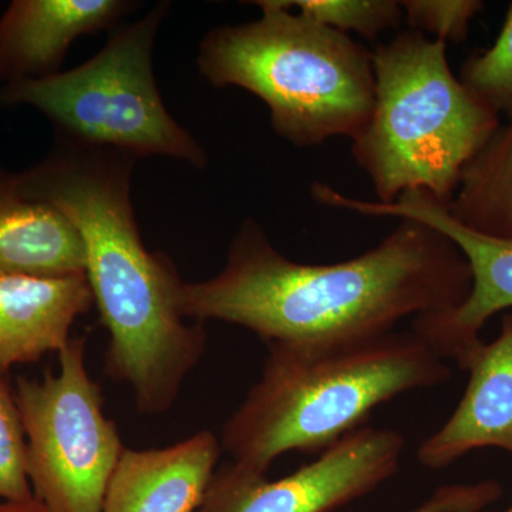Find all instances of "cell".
<instances>
[{"label": "cell", "mask_w": 512, "mask_h": 512, "mask_svg": "<svg viewBox=\"0 0 512 512\" xmlns=\"http://www.w3.org/2000/svg\"><path fill=\"white\" fill-rule=\"evenodd\" d=\"M471 271L460 249L412 220L338 264L292 261L259 222H242L220 274L181 288L185 318L221 320L268 343H333L393 332L407 318L453 311Z\"/></svg>", "instance_id": "cell-1"}, {"label": "cell", "mask_w": 512, "mask_h": 512, "mask_svg": "<svg viewBox=\"0 0 512 512\" xmlns=\"http://www.w3.org/2000/svg\"><path fill=\"white\" fill-rule=\"evenodd\" d=\"M137 158L57 141L42 164L15 175L20 194L46 202L82 238L86 278L110 336L107 375L127 383L137 409H170L205 348L204 323H188L181 281L168 256L148 251L138 231L131 175Z\"/></svg>", "instance_id": "cell-2"}, {"label": "cell", "mask_w": 512, "mask_h": 512, "mask_svg": "<svg viewBox=\"0 0 512 512\" xmlns=\"http://www.w3.org/2000/svg\"><path fill=\"white\" fill-rule=\"evenodd\" d=\"M451 379L414 330L333 343H268L261 379L222 430L234 463L266 474L286 453H323L376 407Z\"/></svg>", "instance_id": "cell-3"}, {"label": "cell", "mask_w": 512, "mask_h": 512, "mask_svg": "<svg viewBox=\"0 0 512 512\" xmlns=\"http://www.w3.org/2000/svg\"><path fill=\"white\" fill-rule=\"evenodd\" d=\"M261 18L211 29L197 64L211 86L239 87L264 101L276 134L296 147L353 137L375 100L373 53L349 35L258 0Z\"/></svg>", "instance_id": "cell-4"}, {"label": "cell", "mask_w": 512, "mask_h": 512, "mask_svg": "<svg viewBox=\"0 0 512 512\" xmlns=\"http://www.w3.org/2000/svg\"><path fill=\"white\" fill-rule=\"evenodd\" d=\"M375 100L352 156L377 202L424 191L448 205L501 117L451 70L447 43L403 30L373 50Z\"/></svg>", "instance_id": "cell-5"}, {"label": "cell", "mask_w": 512, "mask_h": 512, "mask_svg": "<svg viewBox=\"0 0 512 512\" xmlns=\"http://www.w3.org/2000/svg\"><path fill=\"white\" fill-rule=\"evenodd\" d=\"M170 6L157 3L143 18L114 28L103 49L72 70L6 84L0 106L35 107L66 143L137 160L174 158L202 170L207 153L168 113L154 76V43Z\"/></svg>", "instance_id": "cell-6"}, {"label": "cell", "mask_w": 512, "mask_h": 512, "mask_svg": "<svg viewBox=\"0 0 512 512\" xmlns=\"http://www.w3.org/2000/svg\"><path fill=\"white\" fill-rule=\"evenodd\" d=\"M84 336L59 353L57 375L19 377L15 399L26 436L33 495L49 512H101L124 446L86 367Z\"/></svg>", "instance_id": "cell-7"}, {"label": "cell", "mask_w": 512, "mask_h": 512, "mask_svg": "<svg viewBox=\"0 0 512 512\" xmlns=\"http://www.w3.org/2000/svg\"><path fill=\"white\" fill-rule=\"evenodd\" d=\"M404 446L399 431L362 427L274 481L231 461L215 471L195 512H335L396 476Z\"/></svg>", "instance_id": "cell-8"}, {"label": "cell", "mask_w": 512, "mask_h": 512, "mask_svg": "<svg viewBox=\"0 0 512 512\" xmlns=\"http://www.w3.org/2000/svg\"><path fill=\"white\" fill-rule=\"evenodd\" d=\"M311 194L319 204L336 210L420 222L460 249L471 271L466 301L453 311L417 316L412 329L441 359L454 360L464 369L468 357L483 342L480 330L487 320L512 308V242L485 237L464 227L451 217L447 205L424 191L404 192L389 204L350 197L323 183L313 184Z\"/></svg>", "instance_id": "cell-9"}, {"label": "cell", "mask_w": 512, "mask_h": 512, "mask_svg": "<svg viewBox=\"0 0 512 512\" xmlns=\"http://www.w3.org/2000/svg\"><path fill=\"white\" fill-rule=\"evenodd\" d=\"M463 370L467 389L450 419L417 448L421 466L440 470L477 448L512 456V312L504 313L498 338L481 342Z\"/></svg>", "instance_id": "cell-10"}, {"label": "cell", "mask_w": 512, "mask_h": 512, "mask_svg": "<svg viewBox=\"0 0 512 512\" xmlns=\"http://www.w3.org/2000/svg\"><path fill=\"white\" fill-rule=\"evenodd\" d=\"M136 8L127 0H16L0 18V83L60 73L79 37L117 28Z\"/></svg>", "instance_id": "cell-11"}, {"label": "cell", "mask_w": 512, "mask_h": 512, "mask_svg": "<svg viewBox=\"0 0 512 512\" xmlns=\"http://www.w3.org/2000/svg\"><path fill=\"white\" fill-rule=\"evenodd\" d=\"M221 451V441L210 430L165 448L124 447L101 512L197 511Z\"/></svg>", "instance_id": "cell-12"}, {"label": "cell", "mask_w": 512, "mask_h": 512, "mask_svg": "<svg viewBox=\"0 0 512 512\" xmlns=\"http://www.w3.org/2000/svg\"><path fill=\"white\" fill-rule=\"evenodd\" d=\"M93 305L86 275L0 276V373L62 352L74 322Z\"/></svg>", "instance_id": "cell-13"}, {"label": "cell", "mask_w": 512, "mask_h": 512, "mask_svg": "<svg viewBox=\"0 0 512 512\" xmlns=\"http://www.w3.org/2000/svg\"><path fill=\"white\" fill-rule=\"evenodd\" d=\"M86 275V251L72 222L46 202L20 194L0 174V276Z\"/></svg>", "instance_id": "cell-14"}, {"label": "cell", "mask_w": 512, "mask_h": 512, "mask_svg": "<svg viewBox=\"0 0 512 512\" xmlns=\"http://www.w3.org/2000/svg\"><path fill=\"white\" fill-rule=\"evenodd\" d=\"M447 208L464 227L512 242V119L467 165Z\"/></svg>", "instance_id": "cell-15"}, {"label": "cell", "mask_w": 512, "mask_h": 512, "mask_svg": "<svg viewBox=\"0 0 512 512\" xmlns=\"http://www.w3.org/2000/svg\"><path fill=\"white\" fill-rule=\"evenodd\" d=\"M286 8L320 25L375 40L386 30L399 28L404 20L397 0H282ZM350 36V35H349Z\"/></svg>", "instance_id": "cell-16"}, {"label": "cell", "mask_w": 512, "mask_h": 512, "mask_svg": "<svg viewBox=\"0 0 512 512\" xmlns=\"http://www.w3.org/2000/svg\"><path fill=\"white\" fill-rule=\"evenodd\" d=\"M458 79L505 119H512V3L494 45L463 63Z\"/></svg>", "instance_id": "cell-17"}, {"label": "cell", "mask_w": 512, "mask_h": 512, "mask_svg": "<svg viewBox=\"0 0 512 512\" xmlns=\"http://www.w3.org/2000/svg\"><path fill=\"white\" fill-rule=\"evenodd\" d=\"M33 497L26 470V436L15 394L0 373V500Z\"/></svg>", "instance_id": "cell-18"}, {"label": "cell", "mask_w": 512, "mask_h": 512, "mask_svg": "<svg viewBox=\"0 0 512 512\" xmlns=\"http://www.w3.org/2000/svg\"><path fill=\"white\" fill-rule=\"evenodd\" d=\"M400 5L410 30L446 43L464 42L484 8L480 0H403Z\"/></svg>", "instance_id": "cell-19"}, {"label": "cell", "mask_w": 512, "mask_h": 512, "mask_svg": "<svg viewBox=\"0 0 512 512\" xmlns=\"http://www.w3.org/2000/svg\"><path fill=\"white\" fill-rule=\"evenodd\" d=\"M501 494L503 487L493 480L446 485L413 512H478L497 501Z\"/></svg>", "instance_id": "cell-20"}, {"label": "cell", "mask_w": 512, "mask_h": 512, "mask_svg": "<svg viewBox=\"0 0 512 512\" xmlns=\"http://www.w3.org/2000/svg\"><path fill=\"white\" fill-rule=\"evenodd\" d=\"M0 512H49L45 505L33 497L26 500L9 501L0 500Z\"/></svg>", "instance_id": "cell-21"}, {"label": "cell", "mask_w": 512, "mask_h": 512, "mask_svg": "<svg viewBox=\"0 0 512 512\" xmlns=\"http://www.w3.org/2000/svg\"><path fill=\"white\" fill-rule=\"evenodd\" d=\"M490 512H512V504L510 505V507L505 508L504 511H490Z\"/></svg>", "instance_id": "cell-22"}]
</instances>
